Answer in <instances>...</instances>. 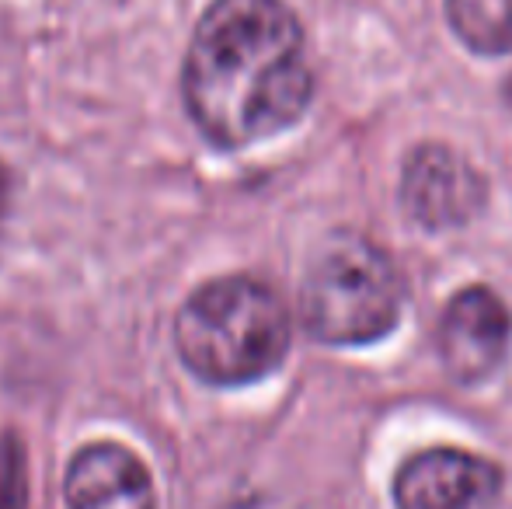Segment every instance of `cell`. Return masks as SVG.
I'll return each instance as SVG.
<instances>
[{
    "instance_id": "cell-1",
    "label": "cell",
    "mask_w": 512,
    "mask_h": 509,
    "mask_svg": "<svg viewBox=\"0 0 512 509\" xmlns=\"http://www.w3.org/2000/svg\"><path fill=\"white\" fill-rule=\"evenodd\" d=\"M182 91L216 147H251L290 129L314 95L297 14L283 0H213L189 42Z\"/></svg>"
},
{
    "instance_id": "cell-2",
    "label": "cell",
    "mask_w": 512,
    "mask_h": 509,
    "mask_svg": "<svg viewBox=\"0 0 512 509\" xmlns=\"http://www.w3.org/2000/svg\"><path fill=\"white\" fill-rule=\"evenodd\" d=\"M290 311L272 286L227 276L199 286L175 321L185 367L206 384L237 387L262 381L290 353Z\"/></svg>"
},
{
    "instance_id": "cell-3",
    "label": "cell",
    "mask_w": 512,
    "mask_h": 509,
    "mask_svg": "<svg viewBox=\"0 0 512 509\" xmlns=\"http://www.w3.org/2000/svg\"><path fill=\"white\" fill-rule=\"evenodd\" d=\"M405 286L391 255L356 234H338L307 272L300 311L317 342L370 346L401 321Z\"/></svg>"
},
{
    "instance_id": "cell-4",
    "label": "cell",
    "mask_w": 512,
    "mask_h": 509,
    "mask_svg": "<svg viewBox=\"0 0 512 509\" xmlns=\"http://www.w3.org/2000/svg\"><path fill=\"white\" fill-rule=\"evenodd\" d=\"M512 342V314L488 286L460 290L439 321V356L453 381L478 384L502 367Z\"/></svg>"
},
{
    "instance_id": "cell-5",
    "label": "cell",
    "mask_w": 512,
    "mask_h": 509,
    "mask_svg": "<svg viewBox=\"0 0 512 509\" xmlns=\"http://www.w3.org/2000/svg\"><path fill=\"white\" fill-rule=\"evenodd\" d=\"M405 213L425 231H450L485 206L481 175L443 143H425L405 164L401 178Z\"/></svg>"
},
{
    "instance_id": "cell-6",
    "label": "cell",
    "mask_w": 512,
    "mask_h": 509,
    "mask_svg": "<svg viewBox=\"0 0 512 509\" xmlns=\"http://www.w3.org/2000/svg\"><path fill=\"white\" fill-rule=\"evenodd\" d=\"M502 489V471L485 457L436 447L408 457L394 478L398 509H485Z\"/></svg>"
},
{
    "instance_id": "cell-7",
    "label": "cell",
    "mask_w": 512,
    "mask_h": 509,
    "mask_svg": "<svg viewBox=\"0 0 512 509\" xmlns=\"http://www.w3.org/2000/svg\"><path fill=\"white\" fill-rule=\"evenodd\" d=\"M70 509H157L150 471L119 443H91L67 468Z\"/></svg>"
},
{
    "instance_id": "cell-8",
    "label": "cell",
    "mask_w": 512,
    "mask_h": 509,
    "mask_svg": "<svg viewBox=\"0 0 512 509\" xmlns=\"http://www.w3.org/2000/svg\"><path fill=\"white\" fill-rule=\"evenodd\" d=\"M446 18L471 53H512V0H446Z\"/></svg>"
},
{
    "instance_id": "cell-9",
    "label": "cell",
    "mask_w": 512,
    "mask_h": 509,
    "mask_svg": "<svg viewBox=\"0 0 512 509\" xmlns=\"http://www.w3.org/2000/svg\"><path fill=\"white\" fill-rule=\"evenodd\" d=\"M25 454L14 436L0 440V509H25Z\"/></svg>"
},
{
    "instance_id": "cell-10",
    "label": "cell",
    "mask_w": 512,
    "mask_h": 509,
    "mask_svg": "<svg viewBox=\"0 0 512 509\" xmlns=\"http://www.w3.org/2000/svg\"><path fill=\"white\" fill-rule=\"evenodd\" d=\"M4 210H7V171L0 168V220H4Z\"/></svg>"
},
{
    "instance_id": "cell-11",
    "label": "cell",
    "mask_w": 512,
    "mask_h": 509,
    "mask_svg": "<svg viewBox=\"0 0 512 509\" xmlns=\"http://www.w3.org/2000/svg\"><path fill=\"white\" fill-rule=\"evenodd\" d=\"M506 102H509V109H512V74H509V81H506Z\"/></svg>"
}]
</instances>
